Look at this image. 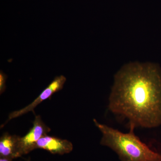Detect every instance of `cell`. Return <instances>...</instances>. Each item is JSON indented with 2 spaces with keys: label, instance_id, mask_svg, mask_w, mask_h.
Returning a JSON list of instances; mask_svg holds the SVG:
<instances>
[{
  "label": "cell",
  "instance_id": "6da1fadb",
  "mask_svg": "<svg viewBox=\"0 0 161 161\" xmlns=\"http://www.w3.org/2000/svg\"><path fill=\"white\" fill-rule=\"evenodd\" d=\"M108 108L127 119L130 127L160 125V69L150 62H130L122 67L114 77Z\"/></svg>",
  "mask_w": 161,
  "mask_h": 161
},
{
  "label": "cell",
  "instance_id": "277c9868",
  "mask_svg": "<svg viewBox=\"0 0 161 161\" xmlns=\"http://www.w3.org/2000/svg\"><path fill=\"white\" fill-rule=\"evenodd\" d=\"M66 81V78L63 75L56 77L31 103L21 109L11 112L9 116V120L33 112L41 103L51 97L55 93L62 90Z\"/></svg>",
  "mask_w": 161,
  "mask_h": 161
},
{
  "label": "cell",
  "instance_id": "3957f363",
  "mask_svg": "<svg viewBox=\"0 0 161 161\" xmlns=\"http://www.w3.org/2000/svg\"><path fill=\"white\" fill-rule=\"evenodd\" d=\"M32 128L23 137H20L19 151L20 157L27 154L36 149L38 141L47 135L51 129L43 122L40 115H36Z\"/></svg>",
  "mask_w": 161,
  "mask_h": 161
},
{
  "label": "cell",
  "instance_id": "5b68a950",
  "mask_svg": "<svg viewBox=\"0 0 161 161\" xmlns=\"http://www.w3.org/2000/svg\"><path fill=\"white\" fill-rule=\"evenodd\" d=\"M47 150L53 154L63 155L70 153L73 144L67 140L61 139L47 135L40 138L36 145V149Z\"/></svg>",
  "mask_w": 161,
  "mask_h": 161
},
{
  "label": "cell",
  "instance_id": "ba28073f",
  "mask_svg": "<svg viewBox=\"0 0 161 161\" xmlns=\"http://www.w3.org/2000/svg\"><path fill=\"white\" fill-rule=\"evenodd\" d=\"M12 159L1 157L0 161H12Z\"/></svg>",
  "mask_w": 161,
  "mask_h": 161
},
{
  "label": "cell",
  "instance_id": "52a82bcc",
  "mask_svg": "<svg viewBox=\"0 0 161 161\" xmlns=\"http://www.w3.org/2000/svg\"><path fill=\"white\" fill-rule=\"evenodd\" d=\"M7 76L2 71L0 72V93L3 94L6 89V80Z\"/></svg>",
  "mask_w": 161,
  "mask_h": 161
},
{
  "label": "cell",
  "instance_id": "8992f818",
  "mask_svg": "<svg viewBox=\"0 0 161 161\" xmlns=\"http://www.w3.org/2000/svg\"><path fill=\"white\" fill-rule=\"evenodd\" d=\"M20 136L5 133L0 138V157L14 158L20 157L19 151Z\"/></svg>",
  "mask_w": 161,
  "mask_h": 161
},
{
  "label": "cell",
  "instance_id": "7a4b0ae2",
  "mask_svg": "<svg viewBox=\"0 0 161 161\" xmlns=\"http://www.w3.org/2000/svg\"><path fill=\"white\" fill-rule=\"evenodd\" d=\"M94 122L102 133L100 144L115 151L121 161H161V154L150 149L135 135V127L130 126V132L125 133L96 119Z\"/></svg>",
  "mask_w": 161,
  "mask_h": 161
}]
</instances>
